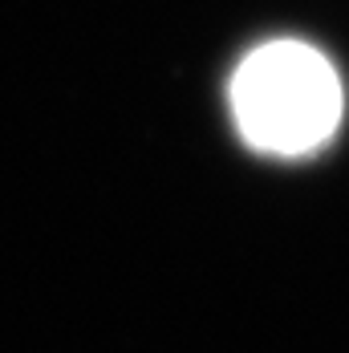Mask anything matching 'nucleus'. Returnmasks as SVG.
Returning <instances> with one entry per match:
<instances>
[{"label":"nucleus","instance_id":"1","mask_svg":"<svg viewBox=\"0 0 349 353\" xmlns=\"http://www.w3.org/2000/svg\"><path fill=\"white\" fill-rule=\"evenodd\" d=\"M232 114L256 150L309 154L341 122V81L333 65L301 41L252 49L232 77Z\"/></svg>","mask_w":349,"mask_h":353}]
</instances>
